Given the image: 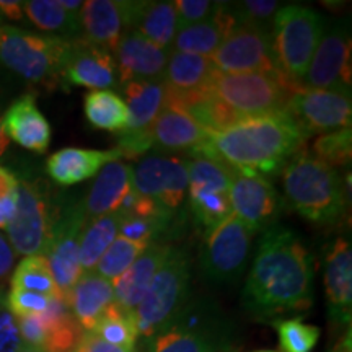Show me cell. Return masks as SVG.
Wrapping results in <instances>:
<instances>
[{
  "mask_svg": "<svg viewBox=\"0 0 352 352\" xmlns=\"http://www.w3.org/2000/svg\"><path fill=\"white\" fill-rule=\"evenodd\" d=\"M314 302V261L300 236L287 227H270L256 248L241 292V305L256 320L305 311Z\"/></svg>",
  "mask_w": 352,
  "mask_h": 352,
  "instance_id": "1",
  "label": "cell"
},
{
  "mask_svg": "<svg viewBox=\"0 0 352 352\" xmlns=\"http://www.w3.org/2000/svg\"><path fill=\"white\" fill-rule=\"evenodd\" d=\"M308 135L287 111L248 118L209 138L206 158L226 162L243 173L272 176L294 153L302 151Z\"/></svg>",
  "mask_w": 352,
  "mask_h": 352,
  "instance_id": "2",
  "label": "cell"
},
{
  "mask_svg": "<svg viewBox=\"0 0 352 352\" xmlns=\"http://www.w3.org/2000/svg\"><path fill=\"white\" fill-rule=\"evenodd\" d=\"M284 195L302 217L320 226H331L346 209L344 188L336 168L298 151L283 168Z\"/></svg>",
  "mask_w": 352,
  "mask_h": 352,
  "instance_id": "3",
  "label": "cell"
},
{
  "mask_svg": "<svg viewBox=\"0 0 352 352\" xmlns=\"http://www.w3.org/2000/svg\"><path fill=\"white\" fill-rule=\"evenodd\" d=\"M72 41L56 34L30 33L0 23V64L30 83L57 87L63 82Z\"/></svg>",
  "mask_w": 352,
  "mask_h": 352,
  "instance_id": "4",
  "label": "cell"
},
{
  "mask_svg": "<svg viewBox=\"0 0 352 352\" xmlns=\"http://www.w3.org/2000/svg\"><path fill=\"white\" fill-rule=\"evenodd\" d=\"M298 87L280 70L226 74L215 69L208 88L243 120H248L285 111Z\"/></svg>",
  "mask_w": 352,
  "mask_h": 352,
  "instance_id": "5",
  "label": "cell"
},
{
  "mask_svg": "<svg viewBox=\"0 0 352 352\" xmlns=\"http://www.w3.org/2000/svg\"><path fill=\"white\" fill-rule=\"evenodd\" d=\"M189 280H191V258L184 250L171 246L164 263L153 276L144 298L134 310L139 336L148 341L186 305Z\"/></svg>",
  "mask_w": 352,
  "mask_h": 352,
  "instance_id": "6",
  "label": "cell"
},
{
  "mask_svg": "<svg viewBox=\"0 0 352 352\" xmlns=\"http://www.w3.org/2000/svg\"><path fill=\"white\" fill-rule=\"evenodd\" d=\"M323 16L300 3H287L272 19L271 38L279 70L300 85L324 30Z\"/></svg>",
  "mask_w": 352,
  "mask_h": 352,
  "instance_id": "7",
  "label": "cell"
},
{
  "mask_svg": "<svg viewBox=\"0 0 352 352\" xmlns=\"http://www.w3.org/2000/svg\"><path fill=\"white\" fill-rule=\"evenodd\" d=\"M59 215L60 209L46 183L38 178H20L15 214L6 227L8 243L25 256L44 254Z\"/></svg>",
  "mask_w": 352,
  "mask_h": 352,
  "instance_id": "8",
  "label": "cell"
},
{
  "mask_svg": "<svg viewBox=\"0 0 352 352\" xmlns=\"http://www.w3.org/2000/svg\"><path fill=\"white\" fill-rule=\"evenodd\" d=\"M147 352H222L228 349V328L215 307L186 302L166 327L148 340Z\"/></svg>",
  "mask_w": 352,
  "mask_h": 352,
  "instance_id": "9",
  "label": "cell"
},
{
  "mask_svg": "<svg viewBox=\"0 0 352 352\" xmlns=\"http://www.w3.org/2000/svg\"><path fill=\"white\" fill-rule=\"evenodd\" d=\"M253 235L233 212L206 233L199 252L202 276L215 285L235 284L248 263Z\"/></svg>",
  "mask_w": 352,
  "mask_h": 352,
  "instance_id": "10",
  "label": "cell"
},
{
  "mask_svg": "<svg viewBox=\"0 0 352 352\" xmlns=\"http://www.w3.org/2000/svg\"><path fill=\"white\" fill-rule=\"evenodd\" d=\"M351 51L349 21L334 20L324 23L323 34L300 87L351 95Z\"/></svg>",
  "mask_w": 352,
  "mask_h": 352,
  "instance_id": "11",
  "label": "cell"
},
{
  "mask_svg": "<svg viewBox=\"0 0 352 352\" xmlns=\"http://www.w3.org/2000/svg\"><path fill=\"white\" fill-rule=\"evenodd\" d=\"M88 223L82 202L69 204L60 210L50 243L43 256L50 264L59 296L67 302L74 285L83 276L80 266V235Z\"/></svg>",
  "mask_w": 352,
  "mask_h": 352,
  "instance_id": "12",
  "label": "cell"
},
{
  "mask_svg": "<svg viewBox=\"0 0 352 352\" xmlns=\"http://www.w3.org/2000/svg\"><path fill=\"white\" fill-rule=\"evenodd\" d=\"M129 121L118 132L116 151L127 160H135L152 148L151 127L158 113L165 108L166 85L164 80L132 82L124 88Z\"/></svg>",
  "mask_w": 352,
  "mask_h": 352,
  "instance_id": "13",
  "label": "cell"
},
{
  "mask_svg": "<svg viewBox=\"0 0 352 352\" xmlns=\"http://www.w3.org/2000/svg\"><path fill=\"white\" fill-rule=\"evenodd\" d=\"M209 59L215 69L226 74L279 70L270 30L250 26L236 25Z\"/></svg>",
  "mask_w": 352,
  "mask_h": 352,
  "instance_id": "14",
  "label": "cell"
},
{
  "mask_svg": "<svg viewBox=\"0 0 352 352\" xmlns=\"http://www.w3.org/2000/svg\"><path fill=\"white\" fill-rule=\"evenodd\" d=\"M307 135L351 127V95L298 87L285 107Z\"/></svg>",
  "mask_w": 352,
  "mask_h": 352,
  "instance_id": "15",
  "label": "cell"
},
{
  "mask_svg": "<svg viewBox=\"0 0 352 352\" xmlns=\"http://www.w3.org/2000/svg\"><path fill=\"white\" fill-rule=\"evenodd\" d=\"M132 188L166 212H171L178 209L186 197V162L160 155L145 157L132 168Z\"/></svg>",
  "mask_w": 352,
  "mask_h": 352,
  "instance_id": "16",
  "label": "cell"
},
{
  "mask_svg": "<svg viewBox=\"0 0 352 352\" xmlns=\"http://www.w3.org/2000/svg\"><path fill=\"white\" fill-rule=\"evenodd\" d=\"M232 212L253 233L272 227L280 212V199L267 178L236 171L228 191Z\"/></svg>",
  "mask_w": 352,
  "mask_h": 352,
  "instance_id": "17",
  "label": "cell"
},
{
  "mask_svg": "<svg viewBox=\"0 0 352 352\" xmlns=\"http://www.w3.org/2000/svg\"><path fill=\"white\" fill-rule=\"evenodd\" d=\"M171 50L157 46L135 30H126L114 47V63L121 83L164 80Z\"/></svg>",
  "mask_w": 352,
  "mask_h": 352,
  "instance_id": "18",
  "label": "cell"
},
{
  "mask_svg": "<svg viewBox=\"0 0 352 352\" xmlns=\"http://www.w3.org/2000/svg\"><path fill=\"white\" fill-rule=\"evenodd\" d=\"M324 290L329 318L334 324L351 327L352 315V252L344 239L334 241L324 259Z\"/></svg>",
  "mask_w": 352,
  "mask_h": 352,
  "instance_id": "19",
  "label": "cell"
},
{
  "mask_svg": "<svg viewBox=\"0 0 352 352\" xmlns=\"http://www.w3.org/2000/svg\"><path fill=\"white\" fill-rule=\"evenodd\" d=\"M165 108L188 114L210 134L222 132L243 121V118L223 103L210 88L183 91L166 87Z\"/></svg>",
  "mask_w": 352,
  "mask_h": 352,
  "instance_id": "20",
  "label": "cell"
},
{
  "mask_svg": "<svg viewBox=\"0 0 352 352\" xmlns=\"http://www.w3.org/2000/svg\"><path fill=\"white\" fill-rule=\"evenodd\" d=\"M63 82L94 90L114 87L118 83V69L113 54L85 43L82 38L74 39Z\"/></svg>",
  "mask_w": 352,
  "mask_h": 352,
  "instance_id": "21",
  "label": "cell"
},
{
  "mask_svg": "<svg viewBox=\"0 0 352 352\" xmlns=\"http://www.w3.org/2000/svg\"><path fill=\"white\" fill-rule=\"evenodd\" d=\"M2 126L8 140L34 153H44L51 144V126L39 111L36 98L23 95L15 100L2 116Z\"/></svg>",
  "mask_w": 352,
  "mask_h": 352,
  "instance_id": "22",
  "label": "cell"
},
{
  "mask_svg": "<svg viewBox=\"0 0 352 352\" xmlns=\"http://www.w3.org/2000/svg\"><path fill=\"white\" fill-rule=\"evenodd\" d=\"M82 39L113 54L126 30V2L121 0H88L78 13Z\"/></svg>",
  "mask_w": 352,
  "mask_h": 352,
  "instance_id": "23",
  "label": "cell"
},
{
  "mask_svg": "<svg viewBox=\"0 0 352 352\" xmlns=\"http://www.w3.org/2000/svg\"><path fill=\"white\" fill-rule=\"evenodd\" d=\"M152 147L165 152H189L192 157L208 144L210 132L188 114L164 108L151 127Z\"/></svg>",
  "mask_w": 352,
  "mask_h": 352,
  "instance_id": "24",
  "label": "cell"
},
{
  "mask_svg": "<svg viewBox=\"0 0 352 352\" xmlns=\"http://www.w3.org/2000/svg\"><path fill=\"white\" fill-rule=\"evenodd\" d=\"M121 153L113 151H94V148L65 147L47 158L46 170L52 182L60 186H72L90 179L104 165L120 160Z\"/></svg>",
  "mask_w": 352,
  "mask_h": 352,
  "instance_id": "25",
  "label": "cell"
},
{
  "mask_svg": "<svg viewBox=\"0 0 352 352\" xmlns=\"http://www.w3.org/2000/svg\"><path fill=\"white\" fill-rule=\"evenodd\" d=\"M235 26L236 21L230 3L219 2L210 19L196 25L182 26L171 46L178 52L210 57Z\"/></svg>",
  "mask_w": 352,
  "mask_h": 352,
  "instance_id": "26",
  "label": "cell"
},
{
  "mask_svg": "<svg viewBox=\"0 0 352 352\" xmlns=\"http://www.w3.org/2000/svg\"><path fill=\"white\" fill-rule=\"evenodd\" d=\"M126 30H135L157 46L170 50L179 30L175 2H126Z\"/></svg>",
  "mask_w": 352,
  "mask_h": 352,
  "instance_id": "27",
  "label": "cell"
},
{
  "mask_svg": "<svg viewBox=\"0 0 352 352\" xmlns=\"http://www.w3.org/2000/svg\"><path fill=\"white\" fill-rule=\"evenodd\" d=\"M171 246L153 241L144 250V253L132 263L129 270L122 272L113 283L114 300L126 310L134 311L142 300L153 276L164 263Z\"/></svg>",
  "mask_w": 352,
  "mask_h": 352,
  "instance_id": "28",
  "label": "cell"
},
{
  "mask_svg": "<svg viewBox=\"0 0 352 352\" xmlns=\"http://www.w3.org/2000/svg\"><path fill=\"white\" fill-rule=\"evenodd\" d=\"M132 188V166L122 162H111L101 168L98 178L82 202L87 220L118 212Z\"/></svg>",
  "mask_w": 352,
  "mask_h": 352,
  "instance_id": "29",
  "label": "cell"
},
{
  "mask_svg": "<svg viewBox=\"0 0 352 352\" xmlns=\"http://www.w3.org/2000/svg\"><path fill=\"white\" fill-rule=\"evenodd\" d=\"M114 302L113 283L95 271L83 272L67 297L70 314L83 331H94L96 323Z\"/></svg>",
  "mask_w": 352,
  "mask_h": 352,
  "instance_id": "30",
  "label": "cell"
},
{
  "mask_svg": "<svg viewBox=\"0 0 352 352\" xmlns=\"http://www.w3.org/2000/svg\"><path fill=\"white\" fill-rule=\"evenodd\" d=\"M41 316L44 324L43 352H74L83 329L70 314L63 297H52L50 307Z\"/></svg>",
  "mask_w": 352,
  "mask_h": 352,
  "instance_id": "31",
  "label": "cell"
},
{
  "mask_svg": "<svg viewBox=\"0 0 352 352\" xmlns=\"http://www.w3.org/2000/svg\"><path fill=\"white\" fill-rule=\"evenodd\" d=\"M214 70L215 67L209 57L171 50L164 82L173 90H201L209 87Z\"/></svg>",
  "mask_w": 352,
  "mask_h": 352,
  "instance_id": "32",
  "label": "cell"
},
{
  "mask_svg": "<svg viewBox=\"0 0 352 352\" xmlns=\"http://www.w3.org/2000/svg\"><path fill=\"white\" fill-rule=\"evenodd\" d=\"M120 222V212H111L88 220L80 235V266L83 272L95 271L100 258L116 239Z\"/></svg>",
  "mask_w": 352,
  "mask_h": 352,
  "instance_id": "33",
  "label": "cell"
},
{
  "mask_svg": "<svg viewBox=\"0 0 352 352\" xmlns=\"http://www.w3.org/2000/svg\"><path fill=\"white\" fill-rule=\"evenodd\" d=\"M23 12L43 32L59 33L60 38L69 41L80 38L78 16L65 10L59 0H30L23 2Z\"/></svg>",
  "mask_w": 352,
  "mask_h": 352,
  "instance_id": "34",
  "label": "cell"
},
{
  "mask_svg": "<svg viewBox=\"0 0 352 352\" xmlns=\"http://www.w3.org/2000/svg\"><path fill=\"white\" fill-rule=\"evenodd\" d=\"M85 118L94 129L121 132L127 127L129 113L126 103L109 90H94L83 101Z\"/></svg>",
  "mask_w": 352,
  "mask_h": 352,
  "instance_id": "35",
  "label": "cell"
},
{
  "mask_svg": "<svg viewBox=\"0 0 352 352\" xmlns=\"http://www.w3.org/2000/svg\"><path fill=\"white\" fill-rule=\"evenodd\" d=\"M186 166L189 191H214L228 195L235 170L226 162L217 158L195 157L191 162H186Z\"/></svg>",
  "mask_w": 352,
  "mask_h": 352,
  "instance_id": "36",
  "label": "cell"
},
{
  "mask_svg": "<svg viewBox=\"0 0 352 352\" xmlns=\"http://www.w3.org/2000/svg\"><path fill=\"white\" fill-rule=\"evenodd\" d=\"M91 333H95L96 336L109 344L127 347V349H135V342L139 340L134 311L126 310L116 302L108 308L107 314L101 316Z\"/></svg>",
  "mask_w": 352,
  "mask_h": 352,
  "instance_id": "37",
  "label": "cell"
},
{
  "mask_svg": "<svg viewBox=\"0 0 352 352\" xmlns=\"http://www.w3.org/2000/svg\"><path fill=\"white\" fill-rule=\"evenodd\" d=\"M12 290H28L47 297H60L51 274L50 264L43 254L21 259L10 280Z\"/></svg>",
  "mask_w": 352,
  "mask_h": 352,
  "instance_id": "38",
  "label": "cell"
},
{
  "mask_svg": "<svg viewBox=\"0 0 352 352\" xmlns=\"http://www.w3.org/2000/svg\"><path fill=\"white\" fill-rule=\"evenodd\" d=\"M148 245L118 236V239H114L113 243L109 245V248L104 252L103 256L100 258V261L95 267L96 274L108 279L109 283H114L122 272L129 270L132 263L144 253V250L147 248Z\"/></svg>",
  "mask_w": 352,
  "mask_h": 352,
  "instance_id": "39",
  "label": "cell"
},
{
  "mask_svg": "<svg viewBox=\"0 0 352 352\" xmlns=\"http://www.w3.org/2000/svg\"><path fill=\"white\" fill-rule=\"evenodd\" d=\"M189 208L195 219L206 228L212 230L232 214L228 195L214 191H189Z\"/></svg>",
  "mask_w": 352,
  "mask_h": 352,
  "instance_id": "40",
  "label": "cell"
},
{
  "mask_svg": "<svg viewBox=\"0 0 352 352\" xmlns=\"http://www.w3.org/2000/svg\"><path fill=\"white\" fill-rule=\"evenodd\" d=\"M283 352H311L318 344L320 328L308 324L300 316L272 321Z\"/></svg>",
  "mask_w": 352,
  "mask_h": 352,
  "instance_id": "41",
  "label": "cell"
},
{
  "mask_svg": "<svg viewBox=\"0 0 352 352\" xmlns=\"http://www.w3.org/2000/svg\"><path fill=\"white\" fill-rule=\"evenodd\" d=\"M314 157L333 168L351 164L352 155V131L351 127L338 129L316 138L311 147Z\"/></svg>",
  "mask_w": 352,
  "mask_h": 352,
  "instance_id": "42",
  "label": "cell"
},
{
  "mask_svg": "<svg viewBox=\"0 0 352 352\" xmlns=\"http://www.w3.org/2000/svg\"><path fill=\"white\" fill-rule=\"evenodd\" d=\"M283 3L276 0H243V2L230 3L232 13L236 25L250 26V28H272V19Z\"/></svg>",
  "mask_w": 352,
  "mask_h": 352,
  "instance_id": "43",
  "label": "cell"
},
{
  "mask_svg": "<svg viewBox=\"0 0 352 352\" xmlns=\"http://www.w3.org/2000/svg\"><path fill=\"white\" fill-rule=\"evenodd\" d=\"M120 222V236L131 241H139V243H153V239L165 230L166 220L168 219H155V217H138V215L121 214Z\"/></svg>",
  "mask_w": 352,
  "mask_h": 352,
  "instance_id": "44",
  "label": "cell"
},
{
  "mask_svg": "<svg viewBox=\"0 0 352 352\" xmlns=\"http://www.w3.org/2000/svg\"><path fill=\"white\" fill-rule=\"evenodd\" d=\"M52 297L43 294L28 292V290H12L7 296V305L15 318H28V316L43 315L50 307Z\"/></svg>",
  "mask_w": 352,
  "mask_h": 352,
  "instance_id": "45",
  "label": "cell"
},
{
  "mask_svg": "<svg viewBox=\"0 0 352 352\" xmlns=\"http://www.w3.org/2000/svg\"><path fill=\"white\" fill-rule=\"evenodd\" d=\"M25 347L19 320L7 305V296L0 289V352H19Z\"/></svg>",
  "mask_w": 352,
  "mask_h": 352,
  "instance_id": "46",
  "label": "cell"
},
{
  "mask_svg": "<svg viewBox=\"0 0 352 352\" xmlns=\"http://www.w3.org/2000/svg\"><path fill=\"white\" fill-rule=\"evenodd\" d=\"M16 188L19 178L6 166H0V228H6L15 214Z\"/></svg>",
  "mask_w": 352,
  "mask_h": 352,
  "instance_id": "47",
  "label": "cell"
},
{
  "mask_svg": "<svg viewBox=\"0 0 352 352\" xmlns=\"http://www.w3.org/2000/svg\"><path fill=\"white\" fill-rule=\"evenodd\" d=\"M217 6L219 2H209V0H176L175 7L178 12L179 28L210 19Z\"/></svg>",
  "mask_w": 352,
  "mask_h": 352,
  "instance_id": "48",
  "label": "cell"
},
{
  "mask_svg": "<svg viewBox=\"0 0 352 352\" xmlns=\"http://www.w3.org/2000/svg\"><path fill=\"white\" fill-rule=\"evenodd\" d=\"M74 352H135V349H127V347H118L103 341L91 331H83L78 340Z\"/></svg>",
  "mask_w": 352,
  "mask_h": 352,
  "instance_id": "49",
  "label": "cell"
},
{
  "mask_svg": "<svg viewBox=\"0 0 352 352\" xmlns=\"http://www.w3.org/2000/svg\"><path fill=\"white\" fill-rule=\"evenodd\" d=\"M13 259H15L13 248L7 241L6 236L0 233V284L3 283V279L8 276V272L12 271Z\"/></svg>",
  "mask_w": 352,
  "mask_h": 352,
  "instance_id": "50",
  "label": "cell"
},
{
  "mask_svg": "<svg viewBox=\"0 0 352 352\" xmlns=\"http://www.w3.org/2000/svg\"><path fill=\"white\" fill-rule=\"evenodd\" d=\"M0 19H7L12 21L23 20V2H16V0H0Z\"/></svg>",
  "mask_w": 352,
  "mask_h": 352,
  "instance_id": "51",
  "label": "cell"
},
{
  "mask_svg": "<svg viewBox=\"0 0 352 352\" xmlns=\"http://www.w3.org/2000/svg\"><path fill=\"white\" fill-rule=\"evenodd\" d=\"M352 336H351V328H347V333L341 338L340 341L334 344L331 352H352Z\"/></svg>",
  "mask_w": 352,
  "mask_h": 352,
  "instance_id": "52",
  "label": "cell"
},
{
  "mask_svg": "<svg viewBox=\"0 0 352 352\" xmlns=\"http://www.w3.org/2000/svg\"><path fill=\"white\" fill-rule=\"evenodd\" d=\"M59 3L69 13H74V15H77V16L83 7V2H80V0H59Z\"/></svg>",
  "mask_w": 352,
  "mask_h": 352,
  "instance_id": "53",
  "label": "cell"
},
{
  "mask_svg": "<svg viewBox=\"0 0 352 352\" xmlns=\"http://www.w3.org/2000/svg\"><path fill=\"white\" fill-rule=\"evenodd\" d=\"M8 144H10V140H8L7 134H6V131H3V126H2V116H0V157H2L3 153L7 152Z\"/></svg>",
  "mask_w": 352,
  "mask_h": 352,
  "instance_id": "54",
  "label": "cell"
},
{
  "mask_svg": "<svg viewBox=\"0 0 352 352\" xmlns=\"http://www.w3.org/2000/svg\"><path fill=\"white\" fill-rule=\"evenodd\" d=\"M19 352H43V351H39V349H34V347H30V346H25L23 349L19 351Z\"/></svg>",
  "mask_w": 352,
  "mask_h": 352,
  "instance_id": "55",
  "label": "cell"
},
{
  "mask_svg": "<svg viewBox=\"0 0 352 352\" xmlns=\"http://www.w3.org/2000/svg\"><path fill=\"white\" fill-rule=\"evenodd\" d=\"M253 352H277V351H267V349H259V351H253Z\"/></svg>",
  "mask_w": 352,
  "mask_h": 352,
  "instance_id": "56",
  "label": "cell"
}]
</instances>
